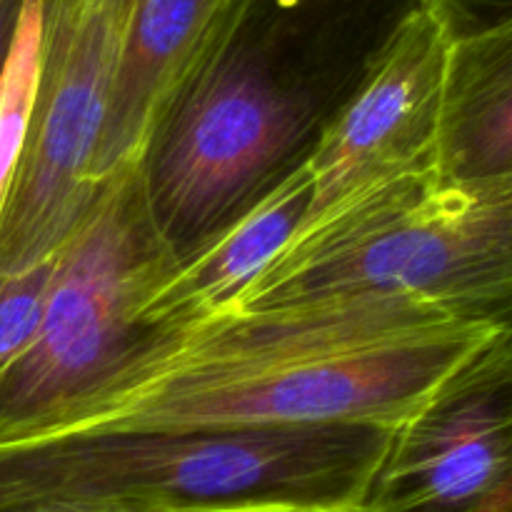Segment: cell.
<instances>
[{"label":"cell","instance_id":"9a60e30c","mask_svg":"<svg viewBox=\"0 0 512 512\" xmlns=\"http://www.w3.org/2000/svg\"><path fill=\"white\" fill-rule=\"evenodd\" d=\"M0 512H140L125 508L118 503H103V500H80V498H35L18 500V503L0 505Z\"/></svg>","mask_w":512,"mask_h":512},{"label":"cell","instance_id":"5b68a950","mask_svg":"<svg viewBox=\"0 0 512 512\" xmlns=\"http://www.w3.org/2000/svg\"><path fill=\"white\" fill-rule=\"evenodd\" d=\"M250 0L155 130L143 160L150 215L180 260L233 223L295 165L313 105L245 38Z\"/></svg>","mask_w":512,"mask_h":512},{"label":"cell","instance_id":"8fae6325","mask_svg":"<svg viewBox=\"0 0 512 512\" xmlns=\"http://www.w3.org/2000/svg\"><path fill=\"white\" fill-rule=\"evenodd\" d=\"M438 173L448 180L512 175V18L453 40Z\"/></svg>","mask_w":512,"mask_h":512},{"label":"cell","instance_id":"277c9868","mask_svg":"<svg viewBox=\"0 0 512 512\" xmlns=\"http://www.w3.org/2000/svg\"><path fill=\"white\" fill-rule=\"evenodd\" d=\"M178 263L150 215L143 163L118 170L55 253L38 328L0 373V445L43 425L123 360L145 335L140 308Z\"/></svg>","mask_w":512,"mask_h":512},{"label":"cell","instance_id":"2e32d148","mask_svg":"<svg viewBox=\"0 0 512 512\" xmlns=\"http://www.w3.org/2000/svg\"><path fill=\"white\" fill-rule=\"evenodd\" d=\"M190 512H363V508H335V505L275 503V500H260V503H233V505H215V508L190 510Z\"/></svg>","mask_w":512,"mask_h":512},{"label":"cell","instance_id":"3957f363","mask_svg":"<svg viewBox=\"0 0 512 512\" xmlns=\"http://www.w3.org/2000/svg\"><path fill=\"white\" fill-rule=\"evenodd\" d=\"M370 293L512 328V175L393 180L290 243L230 310Z\"/></svg>","mask_w":512,"mask_h":512},{"label":"cell","instance_id":"7c38bea8","mask_svg":"<svg viewBox=\"0 0 512 512\" xmlns=\"http://www.w3.org/2000/svg\"><path fill=\"white\" fill-rule=\"evenodd\" d=\"M43 0H20L13 38L0 68V210L23 155L40 78Z\"/></svg>","mask_w":512,"mask_h":512},{"label":"cell","instance_id":"7a4b0ae2","mask_svg":"<svg viewBox=\"0 0 512 512\" xmlns=\"http://www.w3.org/2000/svg\"><path fill=\"white\" fill-rule=\"evenodd\" d=\"M390 440V430L325 425L0 445V505L80 498L140 512L260 500L363 508Z\"/></svg>","mask_w":512,"mask_h":512},{"label":"cell","instance_id":"5bb4252c","mask_svg":"<svg viewBox=\"0 0 512 512\" xmlns=\"http://www.w3.org/2000/svg\"><path fill=\"white\" fill-rule=\"evenodd\" d=\"M418 3L438 13L455 40L512 18V0H418Z\"/></svg>","mask_w":512,"mask_h":512},{"label":"cell","instance_id":"4fadbf2b","mask_svg":"<svg viewBox=\"0 0 512 512\" xmlns=\"http://www.w3.org/2000/svg\"><path fill=\"white\" fill-rule=\"evenodd\" d=\"M53 258L15 275H0V373L28 348L48 293Z\"/></svg>","mask_w":512,"mask_h":512},{"label":"cell","instance_id":"6da1fadb","mask_svg":"<svg viewBox=\"0 0 512 512\" xmlns=\"http://www.w3.org/2000/svg\"><path fill=\"white\" fill-rule=\"evenodd\" d=\"M500 330L408 295H333L145 333L108 375L5 445L95 435L368 425L395 433Z\"/></svg>","mask_w":512,"mask_h":512},{"label":"cell","instance_id":"30bf717a","mask_svg":"<svg viewBox=\"0 0 512 512\" xmlns=\"http://www.w3.org/2000/svg\"><path fill=\"white\" fill-rule=\"evenodd\" d=\"M313 198L303 160L233 223L185 255L138 313L140 333H168L228 313L298 233Z\"/></svg>","mask_w":512,"mask_h":512},{"label":"cell","instance_id":"e0dca14e","mask_svg":"<svg viewBox=\"0 0 512 512\" xmlns=\"http://www.w3.org/2000/svg\"><path fill=\"white\" fill-rule=\"evenodd\" d=\"M20 0H0V68H3L5 53H8L10 38H13L15 20H18Z\"/></svg>","mask_w":512,"mask_h":512},{"label":"cell","instance_id":"ac0fdd59","mask_svg":"<svg viewBox=\"0 0 512 512\" xmlns=\"http://www.w3.org/2000/svg\"><path fill=\"white\" fill-rule=\"evenodd\" d=\"M468 512H512V483Z\"/></svg>","mask_w":512,"mask_h":512},{"label":"cell","instance_id":"ba28073f","mask_svg":"<svg viewBox=\"0 0 512 512\" xmlns=\"http://www.w3.org/2000/svg\"><path fill=\"white\" fill-rule=\"evenodd\" d=\"M512 483V330L393 433L363 512H468Z\"/></svg>","mask_w":512,"mask_h":512},{"label":"cell","instance_id":"52a82bcc","mask_svg":"<svg viewBox=\"0 0 512 512\" xmlns=\"http://www.w3.org/2000/svg\"><path fill=\"white\" fill-rule=\"evenodd\" d=\"M453 40L445 20L420 3L390 28L368 58L355 93L305 153L313 198L290 243L363 195L438 168Z\"/></svg>","mask_w":512,"mask_h":512},{"label":"cell","instance_id":"8992f818","mask_svg":"<svg viewBox=\"0 0 512 512\" xmlns=\"http://www.w3.org/2000/svg\"><path fill=\"white\" fill-rule=\"evenodd\" d=\"M135 0H43L40 78L0 210V275L53 258L93 208V160Z\"/></svg>","mask_w":512,"mask_h":512},{"label":"cell","instance_id":"9c48e42d","mask_svg":"<svg viewBox=\"0 0 512 512\" xmlns=\"http://www.w3.org/2000/svg\"><path fill=\"white\" fill-rule=\"evenodd\" d=\"M240 3L135 0L95 150V183L143 163L175 100L233 30Z\"/></svg>","mask_w":512,"mask_h":512}]
</instances>
